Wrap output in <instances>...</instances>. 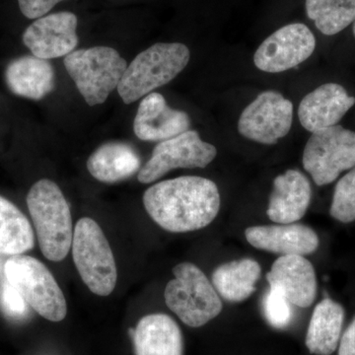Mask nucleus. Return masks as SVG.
<instances>
[{
	"instance_id": "a878e982",
	"label": "nucleus",
	"mask_w": 355,
	"mask_h": 355,
	"mask_svg": "<svg viewBox=\"0 0 355 355\" xmlns=\"http://www.w3.org/2000/svg\"><path fill=\"white\" fill-rule=\"evenodd\" d=\"M289 304L291 303L279 289L270 287L263 301V312L270 326L282 329L291 323L292 312Z\"/></svg>"
},
{
	"instance_id": "6e6552de",
	"label": "nucleus",
	"mask_w": 355,
	"mask_h": 355,
	"mask_svg": "<svg viewBox=\"0 0 355 355\" xmlns=\"http://www.w3.org/2000/svg\"><path fill=\"white\" fill-rule=\"evenodd\" d=\"M302 163L317 186L333 183L340 173L355 167V132L338 125L313 132Z\"/></svg>"
},
{
	"instance_id": "c756f323",
	"label": "nucleus",
	"mask_w": 355,
	"mask_h": 355,
	"mask_svg": "<svg viewBox=\"0 0 355 355\" xmlns=\"http://www.w3.org/2000/svg\"><path fill=\"white\" fill-rule=\"evenodd\" d=\"M354 37H355V21L354 22Z\"/></svg>"
},
{
	"instance_id": "5701e85b",
	"label": "nucleus",
	"mask_w": 355,
	"mask_h": 355,
	"mask_svg": "<svg viewBox=\"0 0 355 355\" xmlns=\"http://www.w3.org/2000/svg\"><path fill=\"white\" fill-rule=\"evenodd\" d=\"M35 236L27 217L0 196V254L18 256L34 248Z\"/></svg>"
},
{
	"instance_id": "39448f33",
	"label": "nucleus",
	"mask_w": 355,
	"mask_h": 355,
	"mask_svg": "<svg viewBox=\"0 0 355 355\" xmlns=\"http://www.w3.org/2000/svg\"><path fill=\"white\" fill-rule=\"evenodd\" d=\"M67 73L89 106L103 104L120 85L128 64L110 46H93L72 51L64 58Z\"/></svg>"
},
{
	"instance_id": "9d476101",
	"label": "nucleus",
	"mask_w": 355,
	"mask_h": 355,
	"mask_svg": "<svg viewBox=\"0 0 355 355\" xmlns=\"http://www.w3.org/2000/svg\"><path fill=\"white\" fill-rule=\"evenodd\" d=\"M292 123V102L277 91L268 90L260 93L243 110L238 132L252 141L273 146L288 135Z\"/></svg>"
},
{
	"instance_id": "dca6fc26",
	"label": "nucleus",
	"mask_w": 355,
	"mask_h": 355,
	"mask_svg": "<svg viewBox=\"0 0 355 355\" xmlns=\"http://www.w3.org/2000/svg\"><path fill=\"white\" fill-rule=\"evenodd\" d=\"M245 236L257 249L280 256H307L317 251L320 243L317 233L300 223L252 226Z\"/></svg>"
},
{
	"instance_id": "aec40b11",
	"label": "nucleus",
	"mask_w": 355,
	"mask_h": 355,
	"mask_svg": "<svg viewBox=\"0 0 355 355\" xmlns=\"http://www.w3.org/2000/svg\"><path fill=\"white\" fill-rule=\"evenodd\" d=\"M345 309L340 303L324 298L315 307L306 334L305 345L310 354L331 355L340 345Z\"/></svg>"
},
{
	"instance_id": "f3484780",
	"label": "nucleus",
	"mask_w": 355,
	"mask_h": 355,
	"mask_svg": "<svg viewBox=\"0 0 355 355\" xmlns=\"http://www.w3.org/2000/svg\"><path fill=\"white\" fill-rule=\"evenodd\" d=\"M312 190L308 178L297 170H287L275 178L268 200V218L277 224L294 223L305 216Z\"/></svg>"
},
{
	"instance_id": "ddd939ff",
	"label": "nucleus",
	"mask_w": 355,
	"mask_h": 355,
	"mask_svg": "<svg viewBox=\"0 0 355 355\" xmlns=\"http://www.w3.org/2000/svg\"><path fill=\"white\" fill-rule=\"evenodd\" d=\"M191 125L186 112L170 108L159 93L146 95L139 103L133 121L135 135L144 141H163L177 137Z\"/></svg>"
},
{
	"instance_id": "20e7f679",
	"label": "nucleus",
	"mask_w": 355,
	"mask_h": 355,
	"mask_svg": "<svg viewBox=\"0 0 355 355\" xmlns=\"http://www.w3.org/2000/svg\"><path fill=\"white\" fill-rule=\"evenodd\" d=\"M173 273L175 279L166 286L165 302L184 324L200 328L220 314V296L198 266L181 263Z\"/></svg>"
},
{
	"instance_id": "393cba45",
	"label": "nucleus",
	"mask_w": 355,
	"mask_h": 355,
	"mask_svg": "<svg viewBox=\"0 0 355 355\" xmlns=\"http://www.w3.org/2000/svg\"><path fill=\"white\" fill-rule=\"evenodd\" d=\"M330 214L343 223L355 220V167L336 183Z\"/></svg>"
},
{
	"instance_id": "0eeeda50",
	"label": "nucleus",
	"mask_w": 355,
	"mask_h": 355,
	"mask_svg": "<svg viewBox=\"0 0 355 355\" xmlns=\"http://www.w3.org/2000/svg\"><path fill=\"white\" fill-rule=\"evenodd\" d=\"M71 247L84 284L97 295H110L116 287L118 272L113 252L99 224L89 217L77 221Z\"/></svg>"
},
{
	"instance_id": "f8f14e48",
	"label": "nucleus",
	"mask_w": 355,
	"mask_h": 355,
	"mask_svg": "<svg viewBox=\"0 0 355 355\" xmlns=\"http://www.w3.org/2000/svg\"><path fill=\"white\" fill-rule=\"evenodd\" d=\"M78 20L76 14L58 12L44 15L32 23L23 34L25 46L35 57L51 60L76 51Z\"/></svg>"
},
{
	"instance_id": "a211bd4d",
	"label": "nucleus",
	"mask_w": 355,
	"mask_h": 355,
	"mask_svg": "<svg viewBox=\"0 0 355 355\" xmlns=\"http://www.w3.org/2000/svg\"><path fill=\"white\" fill-rule=\"evenodd\" d=\"M135 355H183L184 340L179 324L166 314L146 315L132 336Z\"/></svg>"
},
{
	"instance_id": "6ab92c4d",
	"label": "nucleus",
	"mask_w": 355,
	"mask_h": 355,
	"mask_svg": "<svg viewBox=\"0 0 355 355\" xmlns=\"http://www.w3.org/2000/svg\"><path fill=\"white\" fill-rule=\"evenodd\" d=\"M6 83L14 95L42 100L55 87V69L48 60L24 55L7 65Z\"/></svg>"
},
{
	"instance_id": "1a4fd4ad",
	"label": "nucleus",
	"mask_w": 355,
	"mask_h": 355,
	"mask_svg": "<svg viewBox=\"0 0 355 355\" xmlns=\"http://www.w3.org/2000/svg\"><path fill=\"white\" fill-rule=\"evenodd\" d=\"M216 155V146L200 139L196 130H189L159 142L150 159L139 170L137 179L140 183L149 184L179 168H205Z\"/></svg>"
},
{
	"instance_id": "c85d7f7f",
	"label": "nucleus",
	"mask_w": 355,
	"mask_h": 355,
	"mask_svg": "<svg viewBox=\"0 0 355 355\" xmlns=\"http://www.w3.org/2000/svg\"><path fill=\"white\" fill-rule=\"evenodd\" d=\"M338 355H355V317L340 340Z\"/></svg>"
},
{
	"instance_id": "f257e3e1",
	"label": "nucleus",
	"mask_w": 355,
	"mask_h": 355,
	"mask_svg": "<svg viewBox=\"0 0 355 355\" xmlns=\"http://www.w3.org/2000/svg\"><path fill=\"white\" fill-rule=\"evenodd\" d=\"M216 184L207 178L182 176L153 184L144 195L147 214L161 228L186 233L207 227L220 209Z\"/></svg>"
},
{
	"instance_id": "b1692460",
	"label": "nucleus",
	"mask_w": 355,
	"mask_h": 355,
	"mask_svg": "<svg viewBox=\"0 0 355 355\" xmlns=\"http://www.w3.org/2000/svg\"><path fill=\"white\" fill-rule=\"evenodd\" d=\"M306 14L322 34L334 36L355 21V0H306Z\"/></svg>"
},
{
	"instance_id": "cd10ccee",
	"label": "nucleus",
	"mask_w": 355,
	"mask_h": 355,
	"mask_svg": "<svg viewBox=\"0 0 355 355\" xmlns=\"http://www.w3.org/2000/svg\"><path fill=\"white\" fill-rule=\"evenodd\" d=\"M64 0H18L21 12L28 19H38L50 12L60 2Z\"/></svg>"
},
{
	"instance_id": "f03ea898",
	"label": "nucleus",
	"mask_w": 355,
	"mask_h": 355,
	"mask_svg": "<svg viewBox=\"0 0 355 355\" xmlns=\"http://www.w3.org/2000/svg\"><path fill=\"white\" fill-rule=\"evenodd\" d=\"M27 205L42 253L50 261L64 260L73 239L71 214L64 193L55 182L40 180L28 193Z\"/></svg>"
},
{
	"instance_id": "4468645a",
	"label": "nucleus",
	"mask_w": 355,
	"mask_h": 355,
	"mask_svg": "<svg viewBox=\"0 0 355 355\" xmlns=\"http://www.w3.org/2000/svg\"><path fill=\"white\" fill-rule=\"evenodd\" d=\"M266 279L270 287L279 289L291 304L297 307H310L316 298V272L304 256H280Z\"/></svg>"
},
{
	"instance_id": "bb28decb",
	"label": "nucleus",
	"mask_w": 355,
	"mask_h": 355,
	"mask_svg": "<svg viewBox=\"0 0 355 355\" xmlns=\"http://www.w3.org/2000/svg\"><path fill=\"white\" fill-rule=\"evenodd\" d=\"M0 308L12 319H22L27 314V303L7 280L0 286Z\"/></svg>"
},
{
	"instance_id": "423d86ee",
	"label": "nucleus",
	"mask_w": 355,
	"mask_h": 355,
	"mask_svg": "<svg viewBox=\"0 0 355 355\" xmlns=\"http://www.w3.org/2000/svg\"><path fill=\"white\" fill-rule=\"evenodd\" d=\"M4 273L26 303L44 319L60 322L67 317L64 293L42 261L25 254L12 256L4 265Z\"/></svg>"
},
{
	"instance_id": "412c9836",
	"label": "nucleus",
	"mask_w": 355,
	"mask_h": 355,
	"mask_svg": "<svg viewBox=\"0 0 355 355\" xmlns=\"http://www.w3.org/2000/svg\"><path fill=\"white\" fill-rule=\"evenodd\" d=\"M87 169L98 181L116 183L139 171L140 158L130 144L108 142L91 154L87 160Z\"/></svg>"
},
{
	"instance_id": "2eb2a0df",
	"label": "nucleus",
	"mask_w": 355,
	"mask_h": 355,
	"mask_svg": "<svg viewBox=\"0 0 355 355\" xmlns=\"http://www.w3.org/2000/svg\"><path fill=\"white\" fill-rule=\"evenodd\" d=\"M354 104L355 98L340 84H323L301 100L299 121L308 132H319L338 125Z\"/></svg>"
},
{
	"instance_id": "4be33fe9",
	"label": "nucleus",
	"mask_w": 355,
	"mask_h": 355,
	"mask_svg": "<svg viewBox=\"0 0 355 355\" xmlns=\"http://www.w3.org/2000/svg\"><path fill=\"white\" fill-rule=\"evenodd\" d=\"M261 273L260 263L253 259L229 261L219 266L212 273V284L224 300L239 303L256 291Z\"/></svg>"
},
{
	"instance_id": "7ed1b4c3",
	"label": "nucleus",
	"mask_w": 355,
	"mask_h": 355,
	"mask_svg": "<svg viewBox=\"0 0 355 355\" xmlns=\"http://www.w3.org/2000/svg\"><path fill=\"white\" fill-rule=\"evenodd\" d=\"M186 44L157 43L139 53L128 65L118 92L125 104H132L176 78L190 62Z\"/></svg>"
},
{
	"instance_id": "9b49d317",
	"label": "nucleus",
	"mask_w": 355,
	"mask_h": 355,
	"mask_svg": "<svg viewBox=\"0 0 355 355\" xmlns=\"http://www.w3.org/2000/svg\"><path fill=\"white\" fill-rule=\"evenodd\" d=\"M316 49L314 34L302 23L284 26L265 40L254 55L257 69L280 73L307 60Z\"/></svg>"
}]
</instances>
